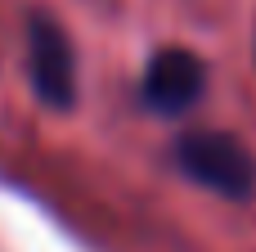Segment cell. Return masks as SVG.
Instances as JSON below:
<instances>
[{
  "label": "cell",
  "mask_w": 256,
  "mask_h": 252,
  "mask_svg": "<svg viewBox=\"0 0 256 252\" xmlns=\"http://www.w3.org/2000/svg\"><path fill=\"white\" fill-rule=\"evenodd\" d=\"M176 162L189 180H198L202 189L220 194V198H252L256 194V158L252 149L230 135V131H194L180 135L176 144Z\"/></svg>",
  "instance_id": "cell-1"
},
{
  "label": "cell",
  "mask_w": 256,
  "mask_h": 252,
  "mask_svg": "<svg viewBox=\"0 0 256 252\" xmlns=\"http://www.w3.org/2000/svg\"><path fill=\"white\" fill-rule=\"evenodd\" d=\"M207 90V63L184 50V45H166L148 59L144 68V81H140V99L148 113H162V117H176V113H189Z\"/></svg>",
  "instance_id": "cell-3"
},
{
  "label": "cell",
  "mask_w": 256,
  "mask_h": 252,
  "mask_svg": "<svg viewBox=\"0 0 256 252\" xmlns=\"http://www.w3.org/2000/svg\"><path fill=\"white\" fill-rule=\"evenodd\" d=\"M27 77L45 108H72L76 104V50L45 9L27 14Z\"/></svg>",
  "instance_id": "cell-2"
}]
</instances>
